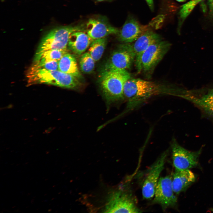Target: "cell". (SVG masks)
<instances>
[{"mask_svg":"<svg viewBox=\"0 0 213 213\" xmlns=\"http://www.w3.org/2000/svg\"><path fill=\"white\" fill-rule=\"evenodd\" d=\"M28 163H29L28 162H26V163H25V164H28Z\"/></svg>","mask_w":213,"mask_h":213,"instance_id":"f546056e","label":"cell"},{"mask_svg":"<svg viewBox=\"0 0 213 213\" xmlns=\"http://www.w3.org/2000/svg\"><path fill=\"white\" fill-rule=\"evenodd\" d=\"M48 180V179H45V180Z\"/></svg>","mask_w":213,"mask_h":213,"instance_id":"836d02e7","label":"cell"},{"mask_svg":"<svg viewBox=\"0 0 213 213\" xmlns=\"http://www.w3.org/2000/svg\"><path fill=\"white\" fill-rule=\"evenodd\" d=\"M28 207H29V206H28V207H26V208H27Z\"/></svg>","mask_w":213,"mask_h":213,"instance_id":"74e56055","label":"cell"},{"mask_svg":"<svg viewBox=\"0 0 213 213\" xmlns=\"http://www.w3.org/2000/svg\"><path fill=\"white\" fill-rule=\"evenodd\" d=\"M30 194H31L30 193H28V195H30Z\"/></svg>","mask_w":213,"mask_h":213,"instance_id":"f1b7e54d","label":"cell"},{"mask_svg":"<svg viewBox=\"0 0 213 213\" xmlns=\"http://www.w3.org/2000/svg\"><path fill=\"white\" fill-rule=\"evenodd\" d=\"M149 8L151 10H154V4L153 0H145Z\"/></svg>","mask_w":213,"mask_h":213,"instance_id":"cb8c5ba5","label":"cell"},{"mask_svg":"<svg viewBox=\"0 0 213 213\" xmlns=\"http://www.w3.org/2000/svg\"><path fill=\"white\" fill-rule=\"evenodd\" d=\"M46 194H45L44 195H45H45H46Z\"/></svg>","mask_w":213,"mask_h":213,"instance_id":"8d00e7d4","label":"cell"},{"mask_svg":"<svg viewBox=\"0 0 213 213\" xmlns=\"http://www.w3.org/2000/svg\"><path fill=\"white\" fill-rule=\"evenodd\" d=\"M33 62V63L31 67L32 68L49 70H58V61H36Z\"/></svg>","mask_w":213,"mask_h":213,"instance_id":"7402d4cb","label":"cell"},{"mask_svg":"<svg viewBox=\"0 0 213 213\" xmlns=\"http://www.w3.org/2000/svg\"><path fill=\"white\" fill-rule=\"evenodd\" d=\"M172 162L175 169H190L196 167L202 148L194 151H189L180 146L175 139L171 144Z\"/></svg>","mask_w":213,"mask_h":213,"instance_id":"52a82bcc","label":"cell"},{"mask_svg":"<svg viewBox=\"0 0 213 213\" xmlns=\"http://www.w3.org/2000/svg\"><path fill=\"white\" fill-rule=\"evenodd\" d=\"M95 61L88 52L83 54L80 58L79 64L81 70L85 74H90L93 71Z\"/></svg>","mask_w":213,"mask_h":213,"instance_id":"ffe728a7","label":"cell"},{"mask_svg":"<svg viewBox=\"0 0 213 213\" xmlns=\"http://www.w3.org/2000/svg\"><path fill=\"white\" fill-rule=\"evenodd\" d=\"M87 33L92 40L105 38L112 34H117L119 30L106 20L100 18L90 19L86 26Z\"/></svg>","mask_w":213,"mask_h":213,"instance_id":"4fadbf2b","label":"cell"},{"mask_svg":"<svg viewBox=\"0 0 213 213\" xmlns=\"http://www.w3.org/2000/svg\"><path fill=\"white\" fill-rule=\"evenodd\" d=\"M135 60L132 44H121L112 52L103 66L101 72L115 70H127L131 67Z\"/></svg>","mask_w":213,"mask_h":213,"instance_id":"8992f818","label":"cell"},{"mask_svg":"<svg viewBox=\"0 0 213 213\" xmlns=\"http://www.w3.org/2000/svg\"><path fill=\"white\" fill-rule=\"evenodd\" d=\"M34 201V199H33L31 200V203H32Z\"/></svg>","mask_w":213,"mask_h":213,"instance_id":"484cf974","label":"cell"},{"mask_svg":"<svg viewBox=\"0 0 213 213\" xmlns=\"http://www.w3.org/2000/svg\"><path fill=\"white\" fill-rule=\"evenodd\" d=\"M179 88L167 87L140 78H130L125 83L124 95L127 101L126 110H133L149 98L155 96L167 94L176 96Z\"/></svg>","mask_w":213,"mask_h":213,"instance_id":"6da1fadb","label":"cell"},{"mask_svg":"<svg viewBox=\"0 0 213 213\" xmlns=\"http://www.w3.org/2000/svg\"><path fill=\"white\" fill-rule=\"evenodd\" d=\"M207 4L209 14L211 18L213 19V0H208Z\"/></svg>","mask_w":213,"mask_h":213,"instance_id":"603a6c76","label":"cell"},{"mask_svg":"<svg viewBox=\"0 0 213 213\" xmlns=\"http://www.w3.org/2000/svg\"><path fill=\"white\" fill-rule=\"evenodd\" d=\"M171 46L166 41H161L149 47L141 59V71L149 75L167 52Z\"/></svg>","mask_w":213,"mask_h":213,"instance_id":"ba28073f","label":"cell"},{"mask_svg":"<svg viewBox=\"0 0 213 213\" xmlns=\"http://www.w3.org/2000/svg\"><path fill=\"white\" fill-rule=\"evenodd\" d=\"M203 0H191L183 5L179 12V28L181 26L183 22L189 15L195 7Z\"/></svg>","mask_w":213,"mask_h":213,"instance_id":"44dd1931","label":"cell"},{"mask_svg":"<svg viewBox=\"0 0 213 213\" xmlns=\"http://www.w3.org/2000/svg\"><path fill=\"white\" fill-rule=\"evenodd\" d=\"M196 179L194 174L190 169H175L172 175V185L175 195L185 190Z\"/></svg>","mask_w":213,"mask_h":213,"instance_id":"9a60e30c","label":"cell"},{"mask_svg":"<svg viewBox=\"0 0 213 213\" xmlns=\"http://www.w3.org/2000/svg\"><path fill=\"white\" fill-rule=\"evenodd\" d=\"M211 211H212V212H213V209H211Z\"/></svg>","mask_w":213,"mask_h":213,"instance_id":"4dcf8cb0","label":"cell"},{"mask_svg":"<svg viewBox=\"0 0 213 213\" xmlns=\"http://www.w3.org/2000/svg\"><path fill=\"white\" fill-rule=\"evenodd\" d=\"M82 29L80 26H64L52 30L42 38L36 54L49 50L67 49L71 35Z\"/></svg>","mask_w":213,"mask_h":213,"instance_id":"277c9868","label":"cell"},{"mask_svg":"<svg viewBox=\"0 0 213 213\" xmlns=\"http://www.w3.org/2000/svg\"><path fill=\"white\" fill-rule=\"evenodd\" d=\"M107 43L106 37L93 40L91 42L88 52L95 62L98 61L101 57Z\"/></svg>","mask_w":213,"mask_h":213,"instance_id":"ac0fdd59","label":"cell"},{"mask_svg":"<svg viewBox=\"0 0 213 213\" xmlns=\"http://www.w3.org/2000/svg\"><path fill=\"white\" fill-rule=\"evenodd\" d=\"M175 194L172 187V176L161 177L156 188L153 202L160 205L163 210L174 207L177 203Z\"/></svg>","mask_w":213,"mask_h":213,"instance_id":"30bf717a","label":"cell"},{"mask_svg":"<svg viewBox=\"0 0 213 213\" xmlns=\"http://www.w3.org/2000/svg\"><path fill=\"white\" fill-rule=\"evenodd\" d=\"M20 164H17V166L18 165H19Z\"/></svg>","mask_w":213,"mask_h":213,"instance_id":"e575fe53","label":"cell"},{"mask_svg":"<svg viewBox=\"0 0 213 213\" xmlns=\"http://www.w3.org/2000/svg\"><path fill=\"white\" fill-rule=\"evenodd\" d=\"M92 40L87 33L82 31H78L70 36L67 46L74 53L80 55L89 47Z\"/></svg>","mask_w":213,"mask_h":213,"instance_id":"2e32d148","label":"cell"},{"mask_svg":"<svg viewBox=\"0 0 213 213\" xmlns=\"http://www.w3.org/2000/svg\"><path fill=\"white\" fill-rule=\"evenodd\" d=\"M55 186V185H54L53 186V187H54Z\"/></svg>","mask_w":213,"mask_h":213,"instance_id":"d6a6232c","label":"cell"},{"mask_svg":"<svg viewBox=\"0 0 213 213\" xmlns=\"http://www.w3.org/2000/svg\"><path fill=\"white\" fill-rule=\"evenodd\" d=\"M162 41L160 36L149 30L140 36L132 45L135 54L134 63L138 73L141 71L142 56L146 49L151 45Z\"/></svg>","mask_w":213,"mask_h":213,"instance_id":"8fae6325","label":"cell"},{"mask_svg":"<svg viewBox=\"0 0 213 213\" xmlns=\"http://www.w3.org/2000/svg\"><path fill=\"white\" fill-rule=\"evenodd\" d=\"M4 0H2V1H4Z\"/></svg>","mask_w":213,"mask_h":213,"instance_id":"f35d334b","label":"cell"},{"mask_svg":"<svg viewBox=\"0 0 213 213\" xmlns=\"http://www.w3.org/2000/svg\"><path fill=\"white\" fill-rule=\"evenodd\" d=\"M177 1L179 2H183L185 1L186 0H176Z\"/></svg>","mask_w":213,"mask_h":213,"instance_id":"d4e9b609","label":"cell"},{"mask_svg":"<svg viewBox=\"0 0 213 213\" xmlns=\"http://www.w3.org/2000/svg\"><path fill=\"white\" fill-rule=\"evenodd\" d=\"M68 52L67 49L62 50H50L45 51L40 54H36L34 61H59L65 54Z\"/></svg>","mask_w":213,"mask_h":213,"instance_id":"d6986e66","label":"cell"},{"mask_svg":"<svg viewBox=\"0 0 213 213\" xmlns=\"http://www.w3.org/2000/svg\"><path fill=\"white\" fill-rule=\"evenodd\" d=\"M52 211V209H49L48 210V212H51Z\"/></svg>","mask_w":213,"mask_h":213,"instance_id":"4316f807","label":"cell"},{"mask_svg":"<svg viewBox=\"0 0 213 213\" xmlns=\"http://www.w3.org/2000/svg\"><path fill=\"white\" fill-rule=\"evenodd\" d=\"M168 153L167 151L163 152L148 170L142 186L143 199L150 200L154 197L160 175L164 167Z\"/></svg>","mask_w":213,"mask_h":213,"instance_id":"9c48e42d","label":"cell"},{"mask_svg":"<svg viewBox=\"0 0 213 213\" xmlns=\"http://www.w3.org/2000/svg\"><path fill=\"white\" fill-rule=\"evenodd\" d=\"M149 27L141 25L135 19L130 17L117 33L118 40L125 43L135 42L140 36L149 30Z\"/></svg>","mask_w":213,"mask_h":213,"instance_id":"7c38bea8","label":"cell"},{"mask_svg":"<svg viewBox=\"0 0 213 213\" xmlns=\"http://www.w3.org/2000/svg\"><path fill=\"white\" fill-rule=\"evenodd\" d=\"M184 99L192 102L208 117L213 119V88L199 95L190 91Z\"/></svg>","mask_w":213,"mask_h":213,"instance_id":"5bb4252c","label":"cell"},{"mask_svg":"<svg viewBox=\"0 0 213 213\" xmlns=\"http://www.w3.org/2000/svg\"><path fill=\"white\" fill-rule=\"evenodd\" d=\"M54 199V198H53L52 199V200H53Z\"/></svg>","mask_w":213,"mask_h":213,"instance_id":"1f68e13d","label":"cell"},{"mask_svg":"<svg viewBox=\"0 0 213 213\" xmlns=\"http://www.w3.org/2000/svg\"><path fill=\"white\" fill-rule=\"evenodd\" d=\"M97 0L99 1H105V0Z\"/></svg>","mask_w":213,"mask_h":213,"instance_id":"83f0119b","label":"cell"},{"mask_svg":"<svg viewBox=\"0 0 213 213\" xmlns=\"http://www.w3.org/2000/svg\"><path fill=\"white\" fill-rule=\"evenodd\" d=\"M131 78L126 70H115L101 72L100 88L107 106L125 99L123 88L125 82Z\"/></svg>","mask_w":213,"mask_h":213,"instance_id":"7a4b0ae2","label":"cell"},{"mask_svg":"<svg viewBox=\"0 0 213 213\" xmlns=\"http://www.w3.org/2000/svg\"><path fill=\"white\" fill-rule=\"evenodd\" d=\"M58 70L77 78L81 76L76 59L73 55L68 52L63 55L58 61Z\"/></svg>","mask_w":213,"mask_h":213,"instance_id":"e0dca14e","label":"cell"},{"mask_svg":"<svg viewBox=\"0 0 213 213\" xmlns=\"http://www.w3.org/2000/svg\"><path fill=\"white\" fill-rule=\"evenodd\" d=\"M15 207V206H14V207H12V208H14V207Z\"/></svg>","mask_w":213,"mask_h":213,"instance_id":"d590c367","label":"cell"},{"mask_svg":"<svg viewBox=\"0 0 213 213\" xmlns=\"http://www.w3.org/2000/svg\"><path fill=\"white\" fill-rule=\"evenodd\" d=\"M103 212L140 213L134 197L130 191L119 190L112 192L108 197Z\"/></svg>","mask_w":213,"mask_h":213,"instance_id":"5b68a950","label":"cell"},{"mask_svg":"<svg viewBox=\"0 0 213 213\" xmlns=\"http://www.w3.org/2000/svg\"><path fill=\"white\" fill-rule=\"evenodd\" d=\"M27 77L30 85L42 83L75 89L78 88L79 84L77 78L59 70H49L31 67Z\"/></svg>","mask_w":213,"mask_h":213,"instance_id":"3957f363","label":"cell"}]
</instances>
